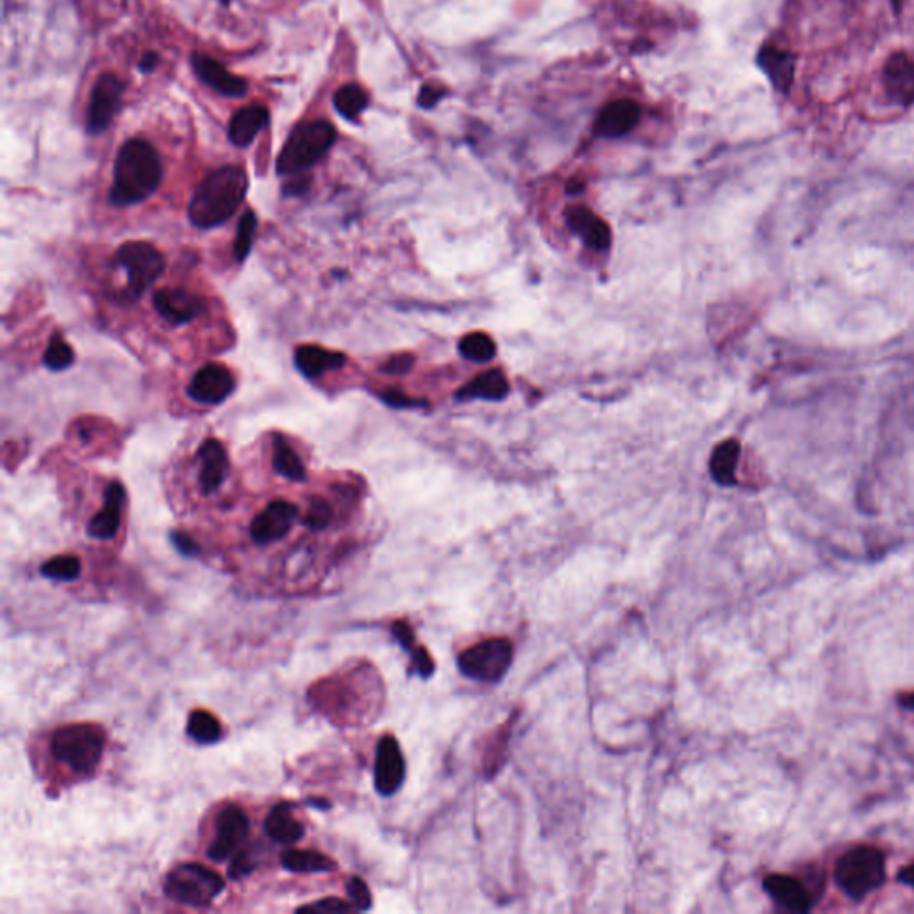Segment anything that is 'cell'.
Instances as JSON below:
<instances>
[{
    "mask_svg": "<svg viewBox=\"0 0 914 914\" xmlns=\"http://www.w3.org/2000/svg\"><path fill=\"white\" fill-rule=\"evenodd\" d=\"M309 184H311V177H304V179H297L293 183H288L284 186V195L286 197H299V195H304L308 192Z\"/></svg>",
    "mask_w": 914,
    "mask_h": 914,
    "instance_id": "obj_44",
    "label": "cell"
},
{
    "mask_svg": "<svg viewBox=\"0 0 914 914\" xmlns=\"http://www.w3.org/2000/svg\"><path fill=\"white\" fill-rule=\"evenodd\" d=\"M170 538H172V543H174L175 549L179 550L183 556H199V543L193 540L190 534H186V532L175 531L170 534Z\"/></svg>",
    "mask_w": 914,
    "mask_h": 914,
    "instance_id": "obj_41",
    "label": "cell"
},
{
    "mask_svg": "<svg viewBox=\"0 0 914 914\" xmlns=\"http://www.w3.org/2000/svg\"><path fill=\"white\" fill-rule=\"evenodd\" d=\"M834 877L845 895L861 900L886 881V861L877 848H852L838 859Z\"/></svg>",
    "mask_w": 914,
    "mask_h": 914,
    "instance_id": "obj_7",
    "label": "cell"
},
{
    "mask_svg": "<svg viewBox=\"0 0 914 914\" xmlns=\"http://www.w3.org/2000/svg\"><path fill=\"white\" fill-rule=\"evenodd\" d=\"M759 65L770 77L773 86L781 92H786L793 83L795 75V56L786 49L779 47H765L759 54Z\"/></svg>",
    "mask_w": 914,
    "mask_h": 914,
    "instance_id": "obj_25",
    "label": "cell"
},
{
    "mask_svg": "<svg viewBox=\"0 0 914 914\" xmlns=\"http://www.w3.org/2000/svg\"><path fill=\"white\" fill-rule=\"evenodd\" d=\"M222 2H224V4H227V2H231V0H222Z\"/></svg>",
    "mask_w": 914,
    "mask_h": 914,
    "instance_id": "obj_49",
    "label": "cell"
},
{
    "mask_svg": "<svg viewBox=\"0 0 914 914\" xmlns=\"http://www.w3.org/2000/svg\"><path fill=\"white\" fill-rule=\"evenodd\" d=\"M192 65L202 83L208 84L225 97H243L247 93V81L231 74L217 59L195 52L192 56Z\"/></svg>",
    "mask_w": 914,
    "mask_h": 914,
    "instance_id": "obj_18",
    "label": "cell"
},
{
    "mask_svg": "<svg viewBox=\"0 0 914 914\" xmlns=\"http://www.w3.org/2000/svg\"><path fill=\"white\" fill-rule=\"evenodd\" d=\"M507 381L500 372H486L475 377L474 383L465 388V397H481V399H502L507 393Z\"/></svg>",
    "mask_w": 914,
    "mask_h": 914,
    "instance_id": "obj_34",
    "label": "cell"
},
{
    "mask_svg": "<svg viewBox=\"0 0 914 914\" xmlns=\"http://www.w3.org/2000/svg\"><path fill=\"white\" fill-rule=\"evenodd\" d=\"M250 834V818L243 807L238 804H227L215 815L213 838L206 848V856L211 861L224 863L233 859Z\"/></svg>",
    "mask_w": 914,
    "mask_h": 914,
    "instance_id": "obj_9",
    "label": "cell"
},
{
    "mask_svg": "<svg viewBox=\"0 0 914 914\" xmlns=\"http://www.w3.org/2000/svg\"><path fill=\"white\" fill-rule=\"evenodd\" d=\"M347 895H349L352 906L356 907V911H366L372 907V893L361 877H352L347 882Z\"/></svg>",
    "mask_w": 914,
    "mask_h": 914,
    "instance_id": "obj_39",
    "label": "cell"
},
{
    "mask_svg": "<svg viewBox=\"0 0 914 914\" xmlns=\"http://www.w3.org/2000/svg\"><path fill=\"white\" fill-rule=\"evenodd\" d=\"M124 95V83L115 74L100 75L93 88L88 106L86 127L92 134H99L108 129L117 115Z\"/></svg>",
    "mask_w": 914,
    "mask_h": 914,
    "instance_id": "obj_13",
    "label": "cell"
},
{
    "mask_svg": "<svg viewBox=\"0 0 914 914\" xmlns=\"http://www.w3.org/2000/svg\"><path fill=\"white\" fill-rule=\"evenodd\" d=\"M249 192V175L240 165L218 168L197 186L188 204L193 227L209 231L229 222Z\"/></svg>",
    "mask_w": 914,
    "mask_h": 914,
    "instance_id": "obj_2",
    "label": "cell"
},
{
    "mask_svg": "<svg viewBox=\"0 0 914 914\" xmlns=\"http://www.w3.org/2000/svg\"><path fill=\"white\" fill-rule=\"evenodd\" d=\"M765 891L770 895V897L781 904L782 907H786L788 911H793V913H807L811 907H813V898L809 895V891L804 888L802 882L797 881L795 877H790V875H768L765 882Z\"/></svg>",
    "mask_w": 914,
    "mask_h": 914,
    "instance_id": "obj_19",
    "label": "cell"
},
{
    "mask_svg": "<svg viewBox=\"0 0 914 914\" xmlns=\"http://www.w3.org/2000/svg\"><path fill=\"white\" fill-rule=\"evenodd\" d=\"M275 474L291 482H304L308 479V470L302 463L299 454L281 434L274 436V457H272Z\"/></svg>",
    "mask_w": 914,
    "mask_h": 914,
    "instance_id": "obj_29",
    "label": "cell"
},
{
    "mask_svg": "<svg viewBox=\"0 0 914 914\" xmlns=\"http://www.w3.org/2000/svg\"><path fill=\"white\" fill-rule=\"evenodd\" d=\"M74 361V349L68 345L61 334H54L50 338L45 354H43V365L47 366L52 372H63V370H67V368L74 365Z\"/></svg>",
    "mask_w": 914,
    "mask_h": 914,
    "instance_id": "obj_35",
    "label": "cell"
},
{
    "mask_svg": "<svg viewBox=\"0 0 914 914\" xmlns=\"http://www.w3.org/2000/svg\"><path fill=\"white\" fill-rule=\"evenodd\" d=\"M411 365H413V358L409 354H399V356L391 358L388 363H384L383 372L391 375L406 374Z\"/></svg>",
    "mask_w": 914,
    "mask_h": 914,
    "instance_id": "obj_42",
    "label": "cell"
},
{
    "mask_svg": "<svg viewBox=\"0 0 914 914\" xmlns=\"http://www.w3.org/2000/svg\"><path fill=\"white\" fill-rule=\"evenodd\" d=\"M391 631L395 634V638L399 640L400 645L404 649L411 652V661H413V670H416V674L424 679H429L431 675L434 674V659L429 650L425 647H420L416 645L415 632H413V627L406 622V620H397L395 624L391 625Z\"/></svg>",
    "mask_w": 914,
    "mask_h": 914,
    "instance_id": "obj_28",
    "label": "cell"
},
{
    "mask_svg": "<svg viewBox=\"0 0 914 914\" xmlns=\"http://www.w3.org/2000/svg\"><path fill=\"white\" fill-rule=\"evenodd\" d=\"M406 779V759L393 734H384L375 750L374 786L379 795L391 797Z\"/></svg>",
    "mask_w": 914,
    "mask_h": 914,
    "instance_id": "obj_11",
    "label": "cell"
},
{
    "mask_svg": "<svg viewBox=\"0 0 914 914\" xmlns=\"http://www.w3.org/2000/svg\"><path fill=\"white\" fill-rule=\"evenodd\" d=\"M295 366L300 374L308 379H318L327 372L338 370L347 363V356L336 352V350H327L320 345H302L295 350Z\"/></svg>",
    "mask_w": 914,
    "mask_h": 914,
    "instance_id": "obj_20",
    "label": "cell"
},
{
    "mask_svg": "<svg viewBox=\"0 0 914 914\" xmlns=\"http://www.w3.org/2000/svg\"><path fill=\"white\" fill-rule=\"evenodd\" d=\"M516 718L518 715L513 713L509 720L491 732L490 740L486 741V747L482 752V773L486 779L497 777L506 763L507 747H509V738H511Z\"/></svg>",
    "mask_w": 914,
    "mask_h": 914,
    "instance_id": "obj_24",
    "label": "cell"
},
{
    "mask_svg": "<svg viewBox=\"0 0 914 914\" xmlns=\"http://www.w3.org/2000/svg\"><path fill=\"white\" fill-rule=\"evenodd\" d=\"M898 881L904 882L907 886L914 888V863L906 866L902 872L898 873Z\"/></svg>",
    "mask_w": 914,
    "mask_h": 914,
    "instance_id": "obj_47",
    "label": "cell"
},
{
    "mask_svg": "<svg viewBox=\"0 0 914 914\" xmlns=\"http://www.w3.org/2000/svg\"><path fill=\"white\" fill-rule=\"evenodd\" d=\"M434 102H438V90H434L431 86H427V88H424L422 93H420V106L431 108Z\"/></svg>",
    "mask_w": 914,
    "mask_h": 914,
    "instance_id": "obj_45",
    "label": "cell"
},
{
    "mask_svg": "<svg viewBox=\"0 0 914 914\" xmlns=\"http://www.w3.org/2000/svg\"><path fill=\"white\" fill-rule=\"evenodd\" d=\"M299 520V507L288 500H274L250 524V538L259 547L284 540Z\"/></svg>",
    "mask_w": 914,
    "mask_h": 914,
    "instance_id": "obj_10",
    "label": "cell"
},
{
    "mask_svg": "<svg viewBox=\"0 0 914 914\" xmlns=\"http://www.w3.org/2000/svg\"><path fill=\"white\" fill-rule=\"evenodd\" d=\"M884 90L893 102L900 106H911L914 102V59L906 50L893 52L884 63L882 72Z\"/></svg>",
    "mask_w": 914,
    "mask_h": 914,
    "instance_id": "obj_15",
    "label": "cell"
},
{
    "mask_svg": "<svg viewBox=\"0 0 914 914\" xmlns=\"http://www.w3.org/2000/svg\"><path fill=\"white\" fill-rule=\"evenodd\" d=\"M167 898L188 907H208L225 891L220 873L200 863H184L168 873L163 886Z\"/></svg>",
    "mask_w": 914,
    "mask_h": 914,
    "instance_id": "obj_6",
    "label": "cell"
},
{
    "mask_svg": "<svg viewBox=\"0 0 914 914\" xmlns=\"http://www.w3.org/2000/svg\"><path fill=\"white\" fill-rule=\"evenodd\" d=\"M297 911H315V913H349V911H356V907L352 906L350 900H341V898L331 897L324 898V900H318L315 904H308V906H302L297 909Z\"/></svg>",
    "mask_w": 914,
    "mask_h": 914,
    "instance_id": "obj_40",
    "label": "cell"
},
{
    "mask_svg": "<svg viewBox=\"0 0 914 914\" xmlns=\"http://www.w3.org/2000/svg\"><path fill=\"white\" fill-rule=\"evenodd\" d=\"M43 577L52 579V581L70 582L75 581L81 572H83V563L77 556H56L45 561L40 568Z\"/></svg>",
    "mask_w": 914,
    "mask_h": 914,
    "instance_id": "obj_33",
    "label": "cell"
},
{
    "mask_svg": "<svg viewBox=\"0 0 914 914\" xmlns=\"http://www.w3.org/2000/svg\"><path fill=\"white\" fill-rule=\"evenodd\" d=\"M163 165L156 149L142 138H133L118 150L113 168L109 202L117 208L142 204L158 192Z\"/></svg>",
    "mask_w": 914,
    "mask_h": 914,
    "instance_id": "obj_1",
    "label": "cell"
},
{
    "mask_svg": "<svg viewBox=\"0 0 914 914\" xmlns=\"http://www.w3.org/2000/svg\"><path fill=\"white\" fill-rule=\"evenodd\" d=\"M568 225L575 233L582 234L588 245L595 249H606L611 241V233L600 218L595 217L591 211L584 208H575L568 211Z\"/></svg>",
    "mask_w": 914,
    "mask_h": 914,
    "instance_id": "obj_27",
    "label": "cell"
},
{
    "mask_svg": "<svg viewBox=\"0 0 914 914\" xmlns=\"http://www.w3.org/2000/svg\"><path fill=\"white\" fill-rule=\"evenodd\" d=\"M640 120V106L632 100H615L600 111L595 131L600 136L616 138L629 133Z\"/></svg>",
    "mask_w": 914,
    "mask_h": 914,
    "instance_id": "obj_21",
    "label": "cell"
},
{
    "mask_svg": "<svg viewBox=\"0 0 914 914\" xmlns=\"http://www.w3.org/2000/svg\"><path fill=\"white\" fill-rule=\"evenodd\" d=\"M898 702H900L902 706L907 707V709H914V693L898 698Z\"/></svg>",
    "mask_w": 914,
    "mask_h": 914,
    "instance_id": "obj_48",
    "label": "cell"
},
{
    "mask_svg": "<svg viewBox=\"0 0 914 914\" xmlns=\"http://www.w3.org/2000/svg\"><path fill=\"white\" fill-rule=\"evenodd\" d=\"M108 743L106 731L95 723H68L52 732L50 756L75 775H90L99 768Z\"/></svg>",
    "mask_w": 914,
    "mask_h": 914,
    "instance_id": "obj_3",
    "label": "cell"
},
{
    "mask_svg": "<svg viewBox=\"0 0 914 914\" xmlns=\"http://www.w3.org/2000/svg\"><path fill=\"white\" fill-rule=\"evenodd\" d=\"M186 732L193 741H197L200 745H211V743L222 740L224 727L213 713H209L206 709H195L188 718Z\"/></svg>",
    "mask_w": 914,
    "mask_h": 914,
    "instance_id": "obj_30",
    "label": "cell"
},
{
    "mask_svg": "<svg viewBox=\"0 0 914 914\" xmlns=\"http://www.w3.org/2000/svg\"><path fill=\"white\" fill-rule=\"evenodd\" d=\"M199 484L204 495H211L220 490L229 474V457L224 443L217 438L202 441L199 447Z\"/></svg>",
    "mask_w": 914,
    "mask_h": 914,
    "instance_id": "obj_17",
    "label": "cell"
},
{
    "mask_svg": "<svg viewBox=\"0 0 914 914\" xmlns=\"http://www.w3.org/2000/svg\"><path fill=\"white\" fill-rule=\"evenodd\" d=\"M336 129L325 120L299 124L286 138L277 156L275 170L279 175H299L320 163L333 149Z\"/></svg>",
    "mask_w": 914,
    "mask_h": 914,
    "instance_id": "obj_4",
    "label": "cell"
},
{
    "mask_svg": "<svg viewBox=\"0 0 914 914\" xmlns=\"http://www.w3.org/2000/svg\"><path fill=\"white\" fill-rule=\"evenodd\" d=\"M738 457H740L738 441L727 440L715 450L713 459H711V472L716 481L720 484H734Z\"/></svg>",
    "mask_w": 914,
    "mask_h": 914,
    "instance_id": "obj_31",
    "label": "cell"
},
{
    "mask_svg": "<svg viewBox=\"0 0 914 914\" xmlns=\"http://www.w3.org/2000/svg\"><path fill=\"white\" fill-rule=\"evenodd\" d=\"M381 399H383L388 406H391V408H404V406L413 404L411 399H408L404 393H400V391L397 390L383 391V393H381Z\"/></svg>",
    "mask_w": 914,
    "mask_h": 914,
    "instance_id": "obj_43",
    "label": "cell"
},
{
    "mask_svg": "<svg viewBox=\"0 0 914 914\" xmlns=\"http://www.w3.org/2000/svg\"><path fill=\"white\" fill-rule=\"evenodd\" d=\"M115 263L125 270L127 286L120 291L125 304L142 299L143 293L154 286L165 272V258L149 241H127L115 254Z\"/></svg>",
    "mask_w": 914,
    "mask_h": 914,
    "instance_id": "obj_5",
    "label": "cell"
},
{
    "mask_svg": "<svg viewBox=\"0 0 914 914\" xmlns=\"http://www.w3.org/2000/svg\"><path fill=\"white\" fill-rule=\"evenodd\" d=\"M125 499H127V495H125L124 484L120 481L109 482L108 488L104 491V506L97 515L93 516L86 527L90 538L108 541L117 536L120 524H122Z\"/></svg>",
    "mask_w": 914,
    "mask_h": 914,
    "instance_id": "obj_16",
    "label": "cell"
},
{
    "mask_svg": "<svg viewBox=\"0 0 914 914\" xmlns=\"http://www.w3.org/2000/svg\"><path fill=\"white\" fill-rule=\"evenodd\" d=\"M268 120H270L268 109L265 106H261V104H252L247 108H241L231 118L229 140H231L234 147H240V149L249 147L250 143L256 140V136L265 129Z\"/></svg>",
    "mask_w": 914,
    "mask_h": 914,
    "instance_id": "obj_23",
    "label": "cell"
},
{
    "mask_svg": "<svg viewBox=\"0 0 914 914\" xmlns=\"http://www.w3.org/2000/svg\"><path fill=\"white\" fill-rule=\"evenodd\" d=\"M459 350L466 359L484 363L495 356V343L486 334H468L459 343Z\"/></svg>",
    "mask_w": 914,
    "mask_h": 914,
    "instance_id": "obj_38",
    "label": "cell"
},
{
    "mask_svg": "<svg viewBox=\"0 0 914 914\" xmlns=\"http://www.w3.org/2000/svg\"><path fill=\"white\" fill-rule=\"evenodd\" d=\"M515 657V647L506 636L477 641L457 656L459 672L472 681L495 684L509 672Z\"/></svg>",
    "mask_w": 914,
    "mask_h": 914,
    "instance_id": "obj_8",
    "label": "cell"
},
{
    "mask_svg": "<svg viewBox=\"0 0 914 914\" xmlns=\"http://www.w3.org/2000/svg\"><path fill=\"white\" fill-rule=\"evenodd\" d=\"M281 866L291 873H331L336 872V861L313 848L291 847L283 852Z\"/></svg>",
    "mask_w": 914,
    "mask_h": 914,
    "instance_id": "obj_26",
    "label": "cell"
},
{
    "mask_svg": "<svg viewBox=\"0 0 914 914\" xmlns=\"http://www.w3.org/2000/svg\"><path fill=\"white\" fill-rule=\"evenodd\" d=\"M256 229H258V217L252 209H247L241 215L238 229H236V238H234V258L238 263H243L245 259L249 258Z\"/></svg>",
    "mask_w": 914,
    "mask_h": 914,
    "instance_id": "obj_36",
    "label": "cell"
},
{
    "mask_svg": "<svg viewBox=\"0 0 914 914\" xmlns=\"http://www.w3.org/2000/svg\"><path fill=\"white\" fill-rule=\"evenodd\" d=\"M266 836L279 845H293L304 838V825L293 813V806L281 802L272 807L263 823Z\"/></svg>",
    "mask_w": 914,
    "mask_h": 914,
    "instance_id": "obj_22",
    "label": "cell"
},
{
    "mask_svg": "<svg viewBox=\"0 0 914 914\" xmlns=\"http://www.w3.org/2000/svg\"><path fill=\"white\" fill-rule=\"evenodd\" d=\"M366 106H368V95L359 84L341 86L334 95V108L341 117L347 118V120H356L365 111Z\"/></svg>",
    "mask_w": 914,
    "mask_h": 914,
    "instance_id": "obj_32",
    "label": "cell"
},
{
    "mask_svg": "<svg viewBox=\"0 0 914 914\" xmlns=\"http://www.w3.org/2000/svg\"><path fill=\"white\" fill-rule=\"evenodd\" d=\"M156 65H158V54L147 52V54L143 56L142 61H140V70H142V72H150V70L156 68Z\"/></svg>",
    "mask_w": 914,
    "mask_h": 914,
    "instance_id": "obj_46",
    "label": "cell"
},
{
    "mask_svg": "<svg viewBox=\"0 0 914 914\" xmlns=\"http://www.w3.org/2000/svg\"><path fill=\"white\" fill-rule=\"evenodd\" d=\"M236 390V379L227 366L208 363L202 366L186 388L188 397L202 406H218Z\"/></svg>",
    "mask_w": 914,
    "mask_h": 914,
    "instance_id": "obj_12",
    "label": "cell"
},
{
    "mask_svg": "<svg viewBox=\"0 0 914 914\" xmlns=\"http://www.w3.org/2000/svg\"><path fill=\"white\" fill-rule=\"evenodd\" d=\"M334 509L329 500L324 497H313L309 500L308 511L302 516V525L309 531H325L329 525L333 524Z\"/></svg>",
    "mask_w": 914,
    "mask_h": 914,
    "instance_id": "obj_37",
    "label": "cell"
},
{
    "mask_svg": "<svg viewBox=\"0 0 914 914\" xmlns=\"http://www.w3.org/2000/svg\"><path fill=\"white\" fill-rule=\"evenodd\" d=\"M152 304L158 315L174 327L190 324L206 309V300L199 293L183 288H161L154 293Z\"/></svg>",
    "mask_w": 914,
    "mask_h": 914,
    "instance_id": "obj_14",
    "label": "cell"
}]
</instances>
